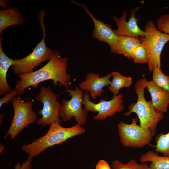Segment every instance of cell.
I'll return each mask as SVG.
<instances>
[{
    "label": "cell",
    "mask_w": 169,
    "mask_h": 169,
    "mask_svg": "<svg viewBox=\"0 0 169 169\" xmlns=\"http://www.w3.org/2000/svg\"><path fill=\"white\" fill-rule=\"evenodd\" d=\"M68 57H62L57 50L54 51L49 61L44 66L34 71L18 75L20 79L16 82V89L18 94H24L25 90L32 86L37 88L40 82L52 80L54 86L59 83L60 86L69 87L71 79L70 75L67 73Z\"/></svg>",
    "instance_id": "6da1fadb"
},
{
    "label": "cell",
    "mask_w": 169,
    "mask_h": 169,
    "mask_svg": "<svg viewBox=\"0 0 169 169\" xmlns=\"http://www.w3.org/2000/svg\"><path fill=\"white\" fill-rule=\"evenodd\" d=\"M46 133L44 136L28 144L23 145L22 150L28 155V159L31 161L33 159L39 155L48 148L60 144L74 136L84 134L85 129L76 124L70 127H64L58 122L49 125Z\"/></svg>",
    "instance_id": "7a4b0ae2"
},
{
    "label": "cell",
    "mask_w": 169,
    "mask_h": 169,
    "mask_svg": "<svg viewBox=\"0 0 169 169\" xmlns=\"http://www.w3.org/2000/svg\"><path fill=\"white\" fill-rule=\"evenodd\" d=\"M147 82L144 77L136 82L135 89L137 95V101L129 105L128 111L124 115L128 116L132 113H135L139 119L140 126L150 132L153 136L156 134L158 122L163 119L164 115L154 107L151 100L147 101L145 98L144 90L146 88Z\"/></svg>",
    "instance_id": "3957f363"
},
{
    "label": "cell",
    "mask_w": 169,
    "mask_h": 169,
    "mask_svg": "<svg viewBox=\"0 0 169 169\" xmlns=\"http://www.w3.org/2000/svg\"><path fill=\"white\" fill-rule=\"evenodd\" d=\"M144 31L145 36L141 38L148 54V65L150 72L156 67H161V55L165 44L169 41V34L162 33L152 21L146 22Z\"/></svg>",
    "instance_id": "277c9868"
},
{
    "label": "cell",
    "mask_w": 169,
    "mask_h": 169,
    "mask_svg": "<svg viewBox=\"0 0 169 169\" xmlns=\"http://www.w3.org/2000/svg\"><path fill=\"white\" fill-rule=\"evenodd\" d=\"M44 16L40 15L39 18L43 32V38L31 53L23 58L14 59L15 63L12 66L13 69L16 74L32 72L35 67L49 60L52 56L54 51L47 47L45 41V30L44 23Z\"/></svg>",
    "instance_id": "5b68a950"
},
{
    "label": "cell",
    "mask_w": 169,
    "mask_h": 169,
    "mask_svg": "<svg viewBox=\"0 0 169 169\" xmlns=\"http://www.w3.org/2000/svg\"><path fill=\"white\" fill-rule=\"evenodd\" d=\"M57 94L53 92L50 86H40V91L35 99L43 104L42 109L38 112V115H42L41 118L36 120L38 125L45 126L54 122L61 123L60 111L62 104L57 100Z\"/></svg>",
    "instance_id": "8992f818"
},
{
    "label": "cell",
    "mask_w": 169,
    "mask_h": 169,
    "mask_svg": "<svg viewBox=\"0 0 169 169\" xmlns=\"http://www.w3.org/2000/svg\"><path fill=\"white\" fill-rule=\"evenodd\" d=\"M11 101L14 110L13 117L5 139L9 135L13 140L25 127L36 121L37 117L36 112L32 110V101L24 102L18 95Z\"/></svg>",
    "instance_id": "52a82bcc"
},
{
    "label": "cell",
    "mask_w": 169,
    "mask_h": 169,
    "mask_svg": "<svg viewBox=\"0 0 169 169\" xmlns=\"http://www.w3.org/2000/svg\"><path fill=\"white\" fill-rule=\"evenodd\" d=\"M138 120L137 118H134L130 124L121 121L117 125L120 141L125 147L143 148L149 144L152 140V134L138 125Z\"/></svg>",
    "instance_id": "ba28073f"
},
{
    "label": "cell",
    "mask_w": 169,
    "mask_h": 169,
    "mask_svg": "<svg viewBox=\"0 0 169 169\" xmlns=\"http://www.w3.org/2000/svg\"><path fill=\"white\" fill-rule=\"evenodd\" d=\"M71 98L69 100H61L62 106L60 111V116L64 121L70 120L74 117L76 125L81 126L87 121L88 111L82 108L83 99L84 95L83 90L79 87H76L74 90L67 89Z\"/></svg>",
    "instance_id": "9c48e42d"
},
{
    "label": "cell",
    "mask_w": 169,
    "mask_h": 169,
    "mask_svg": "<svg viewBox=\"0 0 169 169\" xmlns=\"http://www.w3.org/2000/svg\"><path fill=\"white\" fill-rule=\"evenodd\" d=\"M122 94L114 96L110 100L106 101L101 99L99 102L95 103L90 100L89 95L84 93L83 99V105L88 111L98 112L93 119L95 120L103 121L108 117L114 116L116 113H120L124 110L123 100Z\"/></svg>",
    "instance_id": "30bf717a"
},
{
    "label": "cell",
    "mask_w": 169,
    "mask_h": 169,
    "mask_svg": "<svg viewBox=\"0 0 169 169\" xmlns=\"http://www.w3.org/2000/svg\"><path fill=\"white\" fill-rule=\"evenodd\" d=\"M140 8L138 6L131 10L130 14V17L128 21L126 19L127 15L126 8L125 9L120 18L116 16L112 17L117 27V29L114 30V31L118 36H124L141 38L145 36V32L141 30L138 25V19L135 17L136 12Z\"/></svg>",
    "instance_id": "8fae6325"
},
{
    "label": "cell",
    "mask_w": 169,
    "mask_h": 169,
    "mask_svg": "<svg viewBox=\"0 0 169 169\" xmlns=\"http://www.w3.org/2000/svg\"><path fill=\"white\" fill-rule=\"evenodd\" d=\"M91 18L94 25L92 36L99 41L105 42L110 46L112 53L115 54L117 47L119 36L115 32L110 24L97 19L88 9L86 6L80 4Z\"/></svg>",
    "instance_id": "7c38bea8"
},
{
    "label": "cell",
    "mask_w": 169,
    "mask_h": 169,
    "mask_svg": "<svg viewBox=\"0 0 169 169\" xmlns=\"http://www.w3.org/2000/svg\"><path fill=\"white\" fill-rule=\"evenodd\" d=\"M112 76V72L101 77L98 74L89 73L84 81L79 84V87L82 90L89 92L90 96L95 99L102 94L105 90L103 87L110 84L111 81L110 79Z\"/></svg>",
    "instance_id": "4fadbf2b"
},
{
    "label": "cell",
    "mask_w": 169,
    "mask_h": 169,
    "mask_svg": "<svg viewBox=\"0 0 169 169\" xmlns=\"http://www.w3.org/2000/svg\"><path fill=\"white\" fill-rule=\"evenodd\" d=\"M146 88L154 107L163 113L166 112L169 105V92L157 86L152 80L148 81Z\"/></svg>",
    "instance_id": "5bb4252c"
},
{
    "label": "cell",
    "mask_w": 169,
    "mask_h": 169,
    "mask_svg": "<svg viewBox=\"0 0 169 169\" xmlns=\"http://www.w3.org/2000/svg\"><path fill=\"white\" fill-rule=\"evenodd\" d=\"M22 14L16 8L10 7L0 10V35L3 30L10 26L23 24L25 21Z\"/></svg>",
    "instance_id": "9a60e30c"
},
{
    "label": "cell",
    "mask_w": 169,
    "mask_h": 169,
    "mask_svg": "<svg viewBox=\"0 0 169 169\" xmlns=\"http://www.w3.org/2000/svg\"><path fill=\"white\" fill-rule=\"evenodd\" d=\"M3 37L0 38V95L7 94L12 90L8 84L7 79L8 71L15 62L8 56L3 51L2 48Z\"/></svg>",
    "instance_id": "2e32d148"
},
{
    "label": "cell",
    "mask_w": 169,
    "mask_h": 169,
    "mask_svg": "<svg viewBox=\"0 0 169 169\" xmlns=\"http://www.w3.org/2000/svg\"><path fill=\"white\" fill-rule=\"evenodd\" d=\"M141 43V38L124 36H119L115 54H123L131 59L133 52Z\"/></svg>",
    "instance_id": "e0dca14e"
},
{
    "label": "cell",
    "mask_w": 169,
    "mask_h": 169,
    "mask_svg": "<svg viewBox=\"0 0 169 169\" xmlns=\"http://www.w3.org/2000/svg\"><path fill=\"white\" fill-rule=\"evenodd\" d=\"M141 163L150 161L149 169H169V156H159L156 152L150 151L140 158Z\"/></svg>",
    "instance_id": "ac0fdd59"
},
{
    "label": "cell",
    "mask_w": 169,
    "mask_h": 169,
    "mask_svg": "<svg viewBox=\"0 0 169 169\" xmlns=\"http://www.w3.org/2000/svg\"><path fill=\"white\" fill-rule=\"evenodd\" d=\"M113 79L109 87V90L114 94V96L119 94L120 90L122 88H127L132 83V79L131 77H125L120 73L114 71L112 72Z\"/></svg>",
    "instance_id": "d6986e66"
},
{
    "label": "cell",
    "mask_w": 169,
    "mask_h": 169,
    "mask_svg": "<svg viewBox=\"0 0 169 169\" xmlns=\"http://www.w3.org/2000/svg\"><path fill=\"white\" fill-rule=\"evenodd\" d=\"M155 151L164 156H169V131L166 134L161 133L155 137Z\"/></svg>",
    "instance_id": "ffe728a7"
},
{
    "label": "cell",
    "mask_w": 169,
    "mask_h": 169,
    "mask_svg": "<svg viewBox=\"0 0 169 169\" xmlns=\"http://www.w3.org/2000/svg\"><path fill=\"white\" fill-rule=\"evenodd\" d=\"M152 72V80L157 86L169 92V76L163 73L161 67H156Z\"/></svg>",
    "instance_id": "44dd1931"
},
{
    "label": "cell",
    "mask_w": 169,
    "mask_h": 169,
    "mask_svg": "<svg viewBox=\"0 0 169 169\" xmlns=\"http://www.w3.org/2000/svg\"><path fill=\"white\" fill-rule=\"evenodd\" d=\"M111 167L112 169H149V166L145 162L139 164L132 159L125 164L118 160H114L112 161Z\"/></svg>",
    "instance_id": "7402d4cb"
},
{
    "label": "cell",
    "mask_w": 169,
    "mask_h": 169,
    "mask_svg": "<svg viewBox=\"0 0 169 169\" xmlns=\"http://www.w3.org/2000/svg\"><path fill=\"white\" fill-rule=\"evenodd\" d=\"M148 59V54L146 49L141 43L133 52L131 59L135 63L147 64Z\"/></svg>",
    "instance_id": "603a6c76"
},
{
    "label": "cell",
    "mask_w": 169,
    "mask_h": 169,
    "mask_svg": "<svg viewBox=\"0 0 169 169\" xmlns=\"http://www.w3.org/2000/svg\"><path fill=\"white\" fill-rule=\"evenodd\" d=\"M158 29L161 32L169 34V14L163 15L156 22Z\"/></svg>",
    "instance_id": "cb8c5ba5"
},
{
    "label": "cell",
    "mask_w": 169,
    "mask_h": 169,
    "mask_svg": "<svg viewBox=\"0 0 169 169\" xmlns=\"http://www.w3.org/2000/svg\"><path fill=\"white\" fill-rule=\"evenodd\" d=\"M18 94V91L15 88L6 95L5 96L1 98L0 100V108H1L4 104H7L9 101H12Z\"/></svg>",
    "instance_id": "d4e9b609"
},
{
    "label": "cell",
    "mask_w": 169,
    "mask_h": 169,
    "mask_svg": "<svg viewBox=\"0 0 169 169\" xmlns=\"http://www.w3.org/2000/svg\"><path fill=\"white\" fill-rule=\"evenodd\" d=\"M31 162L27 160L21 164L18 163L15 166L14 169H31Z\"/></svg>",
    "instance_id": "484cf974"
},
{
    "label": "cell",
    "mask_w": 169,
    "mask_h": 169,
    "mask_svg": "<svg viewBox=\"0 0 169 169\" xmlns=\"http://www.w3.org/2000/svg\"><path fill=\"white\" fill-rule=\"evenodd\" d=\"M96 169H111L108 163L105 160H100L97 163Z\"/></svg>",
    "instance_id": "4316f807"
},
{
    "label": "cell",
    "mask_w": 169,
    "mask_h": 169,
    "mask_svg": "<svg viewBox=\"0 0 169 169\" xmlns=\"http://www.w3.org/2000/svg\"><path fill=\"white\" fill-rule=\"evenodd\" d=\"M9 1L8 0H1L0 1V5L6 9L8 8Z\"/></svg>",
    "instance_id": "83f0119b"
}]
</instances>
